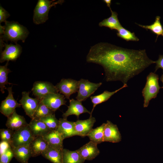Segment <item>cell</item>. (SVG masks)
Returning <instances> with one entry per match:
<instances>
[{
    "label": "cell",
    "instance_id": "6da1fadb",
    "mask_svg": "<svg viewBox=\"0 0 163 163\" xmlns=\"http://www.w3.org/2000/svg\"><path fill=\"white\" fill-rule=\"evenodd\" d=\"M86 61L103 67L107 82L120 81L123 85L155 63L148 57L145 50L127 49L107 43L92 46Z\"/></svg>",
    "mask_w": 163,
    "mask_h": 163
},
{
    "label": "cell",
    "instance_id": "7a4b0ae2",
    "mask_svg": "<svg viewBox=\"0 0 163 163\" xmlns=\"http://www.w3.org/2000/svg\"><path fill=\"white\" fill-rule=\"evenodd\" d=\"M3 26V31L0 36V40L6 41H11L17 44V42L21 40L24 43L27 37L29 32L27 28L18 22L6 21Z\"/></svg>",
    "mask_w": 163,
    "mask_h": 163
},
{
    "label": "cell",
    "instance_id": "3957f363",
    "mask_svg": "<svg viewBox=\"0 0 163 163\" xmlns=\"http://www.w3.org/2000/svg\"><path fill=\"white\" fill-rule=\"evenodd\" d=\"M159 77L155 72H151L146 77V82L145 86L142 91L144 97L143 107H148L150 101L155 98L161 88L158 83Z\"/></svg>",
    "mask_w": 163,
    "mask_h": 163
},
{
    "label": "cell",
    "instance_id": "277c9868",
    "mask_svg": "<svg viewBox=\"0 0 163 163\" xmlns=\"http://www.w3.org/2000/svg\"><path fill=\"white\" fill-rule=\"evenodd\" d=\"M39 0L34 10L33 17L34 24H39L45 23L48 19L50 8L57 4H62L64 0Z\"/></svg>",
    "mask_w": 163,
    "mask_h": 163
},
{
    "label": "cell",
    "instance_id": "5b68a950",
    "mask_svg": "<svg viewBox=\"0 0 163 163\" xmlns=\"http://www.w3.org/2000/svg\"><path fill=\"white\" fill-rule=\"evenodd\" d=\"M34 137L28 124L14 131L10 146L12 148L29 145Z\"/></svg>",
    "mask_w": 163,
    "mask_h": 163
},
{
    "label": "cell",
    "instance_id": "8992f818",
    "mask_svg": "<svg viewBox=\"0 0 163 163\" xmlns=\"http://www.w3.org/2000/svg\"><path fill=\"white\" fill-rule=\"evenodd\" d=\"M78 82V89L76 98L82 102L90 97L102 84V82L94 83L82 78Z\"/></svg>",
    "mask_w": 163,
    "mask_h": 163
},
{
    "label": "cell",
    "instance_id": "52a82bcc",
    "mask_svg": "<svg viewBox=\"0 0 163 163\" xmlns=\"http://www.w3.org/2000/svg\"><path fill=\"white\" fill-rule=\"evenodd\" d=\"M31 91L34 96L40 101L49 94L58 93L59 92L56 86L52 84L43 81L35 82Z\"/></svg>",
    "mask_w": 163,
    "mask_h": 163
},
{
    "label": "cell",
    "instance_id": "ba28073f",
    "mask_svg": "<svg viewBox=\"0 0 163 163\" xmlns=\"http://www.w3.org/2000/svg\"><path fill=\"white\" fill-rule=\"evenodd\" d=\"M12 87L6 88L8 91V95L5 100L2 101L0 107L1 113L7 118L13 113L16 108L21 106L14 99Z\"/></svg>",
    "mask_w": 163,
    "mask_h": 163
},
{
    "label": "cell",
    "instance_id": "9c48e42d",
    "mask_svg": "<svg viewBox=\"0 0 163 163\" xmlns=\"http://www.w3.org/2000/svg\"><path fill=\"white\" fill-rule=\"evenodd\" d=\"M78 81L70 78L62 79L55 86L60 93L69 99L71 94L78 92Z\"/></svg>",
    "mask_w": 163,
    "mask_h": 163
},
{
    "label": "cell",
    "instance_id": "30bf717a",
    "mask_svg": "<svg viewBox=\"0 0 163 163\" xmlns=\"http://www.w3.org/2000/svg\"><path fill=\"white\" fill-rule=\"evenodd\" d=\"M30 92L23 91L22 97L19 102L24 109L26 115L33 119L35 111L37 109L40 100L29 97Z\"/></svg>",
    "mask_w": 163,
    "mask_h": 163
},
{
    "label": "cell",
    "instance_id": "8fae6325",
    "mask_svg": "<svg viewBox=\"0 0 163 163\" xmlns=\"http://www.w3.org/2000/svg\"><path fill=\"white\" fill-rule=\"evenodd\" d=\"M5 48L2 51L0 59L1 63L5 61H15L20 56L22 52L21 46L18 44L14 45L4 43Z\"/></svg>",
    "mask_w": 163,
    "mask_h": 163
},
{
    "label": "cell",
    "instance_id": "7c38bea8",
    "mask_svg": "<svg viewBox=\"0 0 163 163\" xmlns=\"http://www.w3.org/2000/svg\"><path fill=\"white\" fill-rule=\"evenodd\" d=\"M40 101L55 111L59 109L62 105H66V102L64 96L59 93L49 94Z\"/></svg>",
    "mask_w": 163,
    "mask_h": 163
},
{
    "label": "cell",
    "instance_id": "4fadbf2b",
    "mask_svg": "<svg viewBox=\"0 0 163 163\" xmlns=\"http://www.w3.org/2000/svg\"><path fill=\"white\" fill-rule=\"evenodd\" d=\"M121 140V136L117 125L107 120L104 129V142L117 143Z\"/></svg>",
    "mask_w": 163,
    "mask_h": 163
},
{
    "label": "cell",
    "instance_id": "5bb4252c",
    "mask_svg": "<svg viewBox=\"0 0 163 163\" xmlns=\"http://www.w3.org/2000/svg\"><path fill=\"white\" fill-rule=\"evenodd\" d=\"M95 118L90 116L86 120H78L74 122L75 129L77 136L84 137L87 136L91 130L96 122Z\"/></svg>",
    "mask_w": 163,
    "mask_h": 163
},
{
    "label": "cell",
    "instance_id": "9a60e30c",
    "mask_svg": "<svg viewBox=\"0 0 163 163\" xmlns=\"http://www.w3.org/2000/svg\"><path fill=\"white\" fill-rule=\"evenodd\" d=\"M97 145L90 141L77 151L85 160L91 161L94 159L100 153Z\"/></svg>",
    "mask_w": 163,
    "mask_h": 163
},
{
    "label": "cell",
    "instance_id": "2e32d148",
    "mask_svg": "<svg viewBox=\"0 0 163 163\" xmlns=\"http://www.w3.org/2000/svg\"><path fill=\"white\" fill-rule=\"evenodd\" d=\"M68 107L67 110L62 115L63 118L67 119L69 116L73 115H75L78 118L81 114L85 113L91 114L90 111L82 105V102L77 100L69 99V105Z\"/></svg>",
    "mask_w": 163,
    "mask_h": 163
},
{
    "label": "cell",
    "instance_id": "e0dca14e",
    "mask_svg": "<svg viewBox=\"0 0 163 163\" xmlns=\"http://www.w3.org/2000/svg\"><path fill=\"white\" fill-rule=\"evenodd\" d=\"M43 137L50 146L58 150H63L64 139L57 130H51Z\"/></svg>",
    "mask_w": 163,
    "mask_h": 163
},
{
    "label": "cell",
    "instance_id": "ac0fdd59",
    "mask_svg": "<svg viewBox=\"0 0 163 163\" xmlns=\"http://www.w3.org/2000/svg\"><path fill=\"white\" fill-rule=\"evenodd\" d=\"M57 130L64 139L77 136L75 129L74 122L68 121L67 119L60 118Z\"/></svg>",
    "mask_w": 163,
    "mask_h": 163
},
{
    "label": "cell",
    "instance_id": "d6986e66",
    "mask_svg": "<svg viewBox=\"0 0 163 163\" xmlns=\"http://www.w3.org/2000/svg\"><path fill=\"white\" fill-rule=\"evenodd\" d=\"M49 145L48 143L43 136L35 137L29 145L32 157H35L41 155Z\"/></svg>",
    "mask_w": 163,
    "mask_h": 163
},
{
    "label": "cell",
    "instance_id": "ffe728a7",
    "mask_svg": "<svg viewBox=\"0 0 163 163\" xmlns=\"http://www.w3.org/2000/svg\"><path fill=\"white\" fill-rule=\"evenodd\" d=\"M24 116L18 114L15 110L13 113L8 118L6 126L8 128L13 131L17 130L27 125Z\"/></svg>",
    "mask_w": 163,
    "mask_h": 163
},
{
    "label": "cell",
    "instance_id": "44dd1931",
    "mask_svg": "<svg viewBox=\"0 0 163 163\" xmlns=\"http://www.w3.org/2000/svg\"><path fill=\"white\" fill-rule=\"evenodd\" d=\"M28 126L34 136H43L51 131L39 119H32Z\"/></svg>",
    "mask_w": 163,
    "mask_h": 163
},
{
    "label": "cell",
    "instance_id": "7402d4cb",
    "mask_svg": "<svg viewBox=\"0 0 163 163\" xmlns=\"http://www.w3.org/2000/svg\"><path fill=\"white\" fill-rule=\"evenodd\" d=\"M14 157L21 163H28L32 157L31 149L29 145L20 146L11 148Z\"/></svg>",
    "mask_w": 163,
    "mask_h": 163
},
{
    "label": "cell",
    "instance_id": "603a6c76",
    "mask_svg": "<svg viewBox=\"0 0 163 163\" xmlns=\"http://www.w3.org/2000/svg\"><path fill=\"white\" fill-rule=\"evenodd\" d=\"M41 155L53 163H63V150L56 149L49 145Z\"/></svg>",
    "mask_w": 163,
    "mask_h": 163
},
{
    "label": "cell",
    "instance_id": "cb8c5ba5",
    "mask_svg": "<svg viewBox=\"0 0 163 163\" xmlns=\"http://www.w3.org/2000/svg\"><path fill=\"white\" fill-rule=\"evenodd\" d=\"M127 87L128 85L127 84H124L120 88L113 91L110 92L107 91H105L101 94L94 96H91L90 99L93 104V107L92 111L91 112L90 116H92V114L93 111L95 107L97 104L107 101L115 94L121 89Z\"/></svg>",
    "mask_w": 163,
    "mask_h": 163
},
{
    "label": "cell",
    "instance_id": "d4e9b609",
    "mask_svg": "<svg viewBox=\"0 0 163 163\" xmlns=\"http://www.w3.org/2000/svg\"><path fill=\"white\" fill-rule=\"evenodd\" d=\"M111 15L109 18L105 19L99 23L100 27H107L110 29L117 30L122 26L118 18V14L117 12L112 11L110 9Z\"/></svg>",
    "mask_w": 163,
    "mask_h": 163
},
{
    "label": "cell",
    "instance_id": "484cf974",
    "mask_svg": "<svg viewBox=\"0 0 163 163\" xmlns=\"http://www.w3.org/2000/svg\"><path fill=\"white\" fill-rule=\"evenodd\" d=\"M63 163H84L85 160L77 150L72 151L63 149Z\"/></svg>",
    "mask_w": 163,
    "mask_h": 163
},
{
    "label": "cell",
    "instance_id": "4316f807",
    "mask_svg": "<svg viewBox=\"0 0 163 163\" xmlns=\"http://www.w3.org/2000/svg\"><path fill=\"white\" fill-rule=\"evenodd\" d=\"M106 123L94 129H93L87 136L90 141L98 145L104 142V131Z\"/></svg>",
    "mask_w": 163,
    "mask_h": 163
},
{
    "label": "cell",
    "instance_id": "83f0119b",
    "mask_svg": "<svg viewBox=\"0 0 163 163\" xmlns=\"http://www.w3.org/2000/svg\"><path fill=\"white\" fill-rule=\"evenodd\" d=\"M161 17L159 16L155 17V21L150 25H142L136 24L141 27L145 29L146 30H150L152 33L157 35L155 42L159 36H163V27L161 23Z\"/></svg>",
    "mask_w": 163,
    "mask_h": 163
},
{
    "label": "cell",
    "instance_id": "f1b7e54d",
    "mask_svg": "<svg viewBox=\"0 0 163 163\" xmlns=\"http://www.w3.org/2000/svg\"><path fill=\"white\" fill-rule=\"evenodd\" d=\"M9 61L7 62L6 64L4 66H0V87L1 91L2 93H5L4 89H6L5 85L8 84H11L9 83L8 80V75L11 72L10 70L8 68Z\"/></svg>",
    "mask_w": 163,
    "mask_h": 163
},
{
    "label": "cell",
    "instance_id": "f546056e",
    "mask_svg": "<svg viewBox=\"0 0 163 163\" xmlns=\"http://www.w3.org/2000/svg\"><path fill=\"white\" fill-rule=\"evenodd\" d=\"M55 111L48 107L40 101L34 113L33 119H40L42 117L55 113Z\"/></svg>",
    "mask_w": 163,
    "mask_h": 163
},
{
    "label": "cell",
    "instance_id": "4dcf8cb0",
    "mask_svg": "<svg viewBox=\"0 0 163 163\" xmlns=\"http://www.w3.org/2000/svg\"><path fill=\"white\" fill-rule=\"evenodd\" d=\"M118 37L128 41H138L139 39L136 36L134 32H131L121 26L117 30Z\"/></svg>",
    "mask_w": 163,
    "mask_h": 163
},
{
    "label": "cell",
    "instance_id": "1f68e13d",
    "mask_svg": "<svg viewBox=\"0 0 163 163\" xmlns=\"http://www.w3.org/2000/svg\"><path fill=\"white\" fill-rule=\"evenodd\" d=\"M51 130H57L59 125V121L56 117L55 113L42 117L40 119Z\"/></svg>",
    "mask_w": 163,
    "mask_h": 163
},
{
    "label": "cell",
    "instance_id": "d6a6232c",
    "mask_svg": "<svg viewBox=\"0 0 163 163\" xmlns=\"http://www.w3.org/2000/svg\"><path fill=\"white\" fill-rule=\"evenodd\" d=\"M14 131L8 129H0V137L1 141H5L11 145Z\"/></svg>",
    "mask_w": 163,
    "mask_h": 163
},
{
    "label": "cell",
    "instance_id": "836d02e7",
    "mask_svg": "<svg viewBox=\"0 0 163 163\" xmlns=\"http://www.w3.org/2000/svg\"><path fill=\"white\" fill-rule=\"evenodd\" d=\"M14 155L11 147L0 155V163H9Z\"/></svg>",
    "mask_w": 163,
    "mask_h": 163
},
{
    "label": "cell",
    "instance_id": "e575fe53",
    "mask_svg": "<svg viewBox=\"0 0 163 163\" xmlns=\"http://www.w3.org/2000/svg\"><path fill=\"white\" fill-rule=\"evenodd\" d=\"M8 12L1 5L0 6V23L6 21V19L10 16Z\"/></svg>",
    "mask_w": 163,
    "mask_h": 163
},
{
    "label": "cell",
    "instance_id": "d590c367",
    "mask_svg": "<svg viewBox=\"0 0 163 163\" xmlns=\"http://www.w3.org/2000/svg\"><path fill=\"white\" fill-rule=\"evenodd\" d=\"M155 63L156 64V66L154 72L155 73L158 69L161 68L163 70V55H159L158 59L155 61Z\"/></svg>",
    "mask_w": 163,
    "mask_h": 163
},
{
    "label": "cell",
    "instance_id": "8d00e7d4",
    "mask_svg": "<svg viewBox=\"0 0 163 163\" xmlns=\"http://www.w3.org/2000/svg\"><path fill=\"white\" fill-rule=\"evenodd\" d=\"M0 155L6 151L8 149L11 147L10 144L5 141H1L0 142Z\"/></svg>",
    "mask_w": 163,
    "mask_h": 163
},
{
    "label": "cell",
    "instance_id": "74e56055",
    "mask_svg": "<svg viewBox=\"0 0 163 163\" xmlns=\"http://www.w3.org/2000/svg\"><path fill=\"white\" fill-rule=\"evenodd\" d=\"M103 1L107 4V6L109 7L110 9H111L110 5L111 4V0H103Z\"/></svg>",
    "mask_w": 163,
    "mask_h": 163
},
{
    "label": "cell",
    "instance_id": "f35d334b",
    "mask_svg": "<svg viewBox=\"0 0 163 163\" xmlns=\"http://www.w3.org/2000/svg\"><path fill=\"white\" fill-rule=\"evenodd\" d=\"M160 80L161 81L163 84V74H162L161 77L160 78ZM161 88H163V86L161 87Z\"/></svg>",
    "mask_w": 163,
    "mask_h": 163
}]
</instances>
